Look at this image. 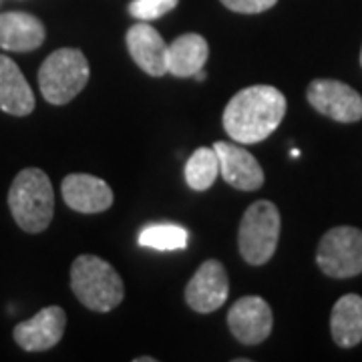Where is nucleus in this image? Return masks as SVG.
<instances>
[{"mask_svg": "<svg viewBox=\"0 0 362 362\" xmlns=\"http://www.w3.org/2000/svg\"><path fill=\"white\" fill-rule=\"evenodd\" d=\"M286 115V97L272 85L235 93L223 111V129L232 141L252 145L268 139Z\"/></svg>", "mask_w": 362, "mask_h": 362, "instance_id": "nucleus-1", "label": "nucleus"}, {"mask_svg": "<svg viewBox=\"0 0 362 362\" xmlns=\"http://www.w3.org/2000/svg\"><path fill=\"white\" fill-rule=\"evenodd\" d=\"M8 207L21 230L28 233L45 232L54 214V194L49 175L37 168L23 169L11 185Z\"/></svg>", "mask_w": 362, "mask_h": 362, "instance_id": "nucleus-2", "label": "nucleus"}, {"mask_svg": "<svg viewBox=\"0 0 362 362\" xmlns=\"http://www.w3.org/2000/svg\"><path fill=\"white\" fill-rule=\"evenodd\" d=\"M71 288L83 306L95 312L117 308L123 296V280L117 270L97 256H78L71 266Z\"/></svg>", "mask_w": 362, "mask_h": 362, "instance_id": "nucleus-3", "label": "nucleus"}, {"mask_svg": "<svg viewBox=\"0 0 362 362\" xmlns=\"http://www.w3.org/2000/svg\"><path fill=\"white\" fill-rule=\"evenodd\" d=\"M89 75V61L83 52L78 49H59L40 65V93L51 105H66L85 89Z\"/></svg>", "mask_w": 362, "mask_h": 362, "instance_id": "nucleus-4", "label": "nucleus"}, {"mask_svg": "<svg viewBox=\"0 0 362 362\" xmlns=\"http://www.w3.org/2000/svg\"><path fill=\"white\" fill-rule=\"evenodd\" d=\"M280 226V211L272 202L259 199L247 207L238 232V246L242 258L252 266H262L270 262L278 247Z\"/></svg>", "mask_w": 362, "mask_h": 362, "instance_id": "nucleus-5", "label": "nucleus"}, {"mask_svg": "<svg viewBox=\"0 0 362 362\" xmlns=\"http://www.w3.org/2000/svg\"><path fill=\"white\" fill-rule=\"evenodd\" d=\"M316 264L330 278H352L362 274V230L338 226L324 233L316 252Z\"/></svg>", "mask_w": 362, "mask_h": 362, "instance_id": "nucleus-6", "label": "nucleus"}, {"mask_svg": "<svg viewBox=\"0 0 362 362\" xmlns=\"http://www.w3.org/2000/svg\"><path fill=\"white\" fill-rule=\"evenodd\" d=\"M308 103L322 115L338 123H356L362 119V97L350 85L334 78H316L306 90Z\"/></svg>", "mask_w": 362, "mask_h": 362, "instance_id": "nucleus-7", "label": "nucleus"}, {"mask_svg": "<svg viewBox=\"0 0 362 362\" xmlns=\"http://www.w3.org/2000/svg\"><path fill=\"white\" fill-rule=\"evenodd\" d=\"M230 294V280L223 264L218 259L204 262L189 284L185 286V302L189 308L202 314L220 310Z\"/></svg>", "mask_w": 362, "mask_h": 362, "instance_id": "nucleus-8", "label": "nucleus"}, {"mask_svg": "<svg viewBox=\"0 0 362 362\" xmlns=\"http://www.w3.org/2000/svg\"><path fill=\"white\" fill-rule=\"evenodd\" d=\"M270 306L264 298L244 296L240 298L228 312V326L233 338H238L242 344H259L272 332Z\"/></svg>", "mask_w": 362, "mask_h": 362, "instance_id": "nucleus-9", "label": "nucleus"}, {"mask_svg": "<svg viewBox=\"0 0 362 362\" xmlns=\"http://www.w3.org/2000/svg\"><path fill=\"white\" fill-rule=\"evenodd\" d=\"M66 314L61 306H47L33 318L16 324L14 340L26 352H42L61 342L65 334Z\"/></svg>", "mask_w": 362, "mask_h": 362, "instance_id": "nucleus-10", "label": "nucleus"}, {"mask_svg": "<svg viewBox=\"0 0 362 362\" xmlns=\"http://www.w3.org/2000/svg\"><path fill=\"white\" fill-rule=\"evenodd\" d=\"M214 151L220 161V175L240 192H254L264 183V169L258 159L242 145L228 141L214 143Z\"/></svg>", "mask_w": 362, "mask_h": 362, "instance_id": "nucleus-11", "label": "nucleus"}, {"mask_svg": "<svg viewBox=\"0 0 362 362\" xmlns=\"http://www.w3.org/2000/svg\"><path fill=\"white\" fill-rule=\"evenodd\" d=\"M63 199L71 209L81 214H99L113 204V192L109 183L89 175V173H71L61 185Z\"/></svg>", "mask_w": 362, "mask_h": 362, "instance_id": "nucleus-12", "label": "nucleus"}, {"mask_svg": "<svg viewBox=\"0 0 362 362\" xmlns=\"http://www.w3.org/2000/svg\"><path fill=\"white\" fill-rule=\"evenodd\" d=\"M125 40H127L131 59L141 66L147 75L163 77L168 73V65H165L168 45L153 26L141 21L127 30Z\"/></svg>", "mask_w": 362, "mask_h": 362, "instance_id": "nucleus-13", "label": "nucleus"}, {"mask_svg": "<svg viewBox=\"0 0 362 362\" xmlns=\"http://www.w3.org/2000/svg\"><path fill=\"white\" fill-rule=\"evenodd\" d=\"M45 25L28 13L0 14V49L13 52H28L45 42Z\"/></svg>", "mask_w": 362, "mask_h": 362, "instance_id": "nucleus-14", "label": "nucleus"}, {"mask_svg": "<svg viewBox=\"0 0 362 362\" xmlns=\"http://www.w3.org/2000/svg\"><path fill=\"white\" fill-rule=\"evenodd\" d=\"M0 109L16 117L30 115L35 109L30 85L26 83L18 65L6 54H0Z\"/></svg>", "mask_w": 362, "mask_h": 362, "instance_id": "nucleus-15", "label": "nucleus"}, {"mask_svg": "<svg viewBox=\"0 0 362 362\" xmlns=\"http://www.w3.org/2000/svg\"><path fill=\"white\" fill-rule=\"evenodd\" d=\"M207 54H209V47L202 35L195 33L181 35L171 45H168V54H165L168 73L180 78L194 77L206 65Z\"/></svg>", "mask_w": 362, "mask_h": 362, "instance_id": "nucleus-16", "label": "nucleus"}, {"mask_svg": "<svg viewBox=\"0 0 362 362\" xmlns=\"http://www.w3.org/2000/svg\"><path fill=\"white\" fill-rule=\"evenodd\" d=\"M330 332L338 346L352 349L362 340V298L346 294L338 300L330 314Z\"/></svg>", "mask_w": 362, "mask_h": 362, "instance_id": "nucleus-17", "label": "nucleus"}, {"mask_svg": "<svg viewBox=\"0 0 362 362\" xmlns=\"http://www.w3.org/2000/svg\"><path fill=\"white\" fill-rule=\"evenodd\" d=\"M185 183L194 192H206L220 175V161L214 147H199L185 163Z\"/></svg>", "mask_w": 362, "mask_h": 362, "instance_id": "nucleus-18", "label": "nucleus"}, {"mask_svg": "<svg viewBox=\"0 0 362 362\" xmlns=\"http://www.w3.org/2000/svg\"><path fill=\"white\" fill-rule=\"evenodd\" d=\"M189 233L185 228L175 223H156L143 228L137 242L143 247H151L159 252H173V250H185L187 247Z\"/></svg>", "mask_w": 362, "mask_h": 362, "instance_id": "nucleus-19", "label": "nucleus"}, {"mask_svg": "<svg viewBox=\"0 0 362 362\" xmlns=\"http://www.w3.org/2000/svg\"><path fill=\"white\" fill-rule=\"evenodd\" d=\"M180 0H133L129 4V14L137 21H156L163 14L171 13L177 6Z\"/></svg>", "mask_w": 362, "mask_h": 362, "instance_id": "nucleus-20", "label": "nucleus"}, {"mask_svg": "<svg viewBox=\"0 0 362 362\" xmlns=\"http://www.w3.org/2000/svg\"><path fill=\"white\" fill-rule=\"evenodd\" d=\"M278 0H221V4L226 8H230L233 13L240 14H258L266 13L272 8Z\"/></svg>", "mask_w": 362, "mask_h": 362, "instance_id": "nucleus-21", "label": "nucleus"}, {"mask_svg": "<svg viewBox=\"0 0 362 362\" xmlns=\"http://www.w3.org/2000/svg\"><path fill=\"white\" fill-rule=\"evenodd\" d=\"M361 65H362V52H361Z\"/></svg>", "mask_w": 362, "mask_h": 362, "instance_id": "nucleus-22", "label": "nucleus"}]
</instances>
